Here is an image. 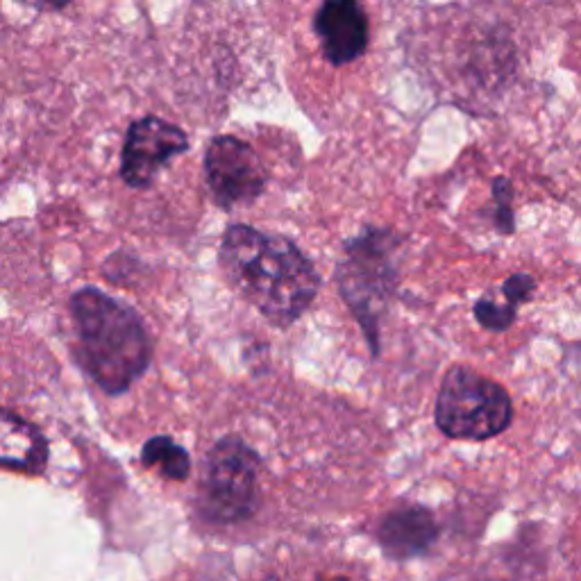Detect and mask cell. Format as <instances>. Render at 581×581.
<instances>
[{
	"label": "cell",
	"mask_w": 581,
	"mask_h": 581,
	"mask_svg": "<svg viewBox=\"0 0 581 581\" xmlns=\"http://www.w3.org/2000/svg\"><path fill=\"white\" fill-rule=\"evenodd\" d=\"M221 268L234 289L277 327L296 323L321 286L296 243L250 225H232L225 232Z\"/></svg>",
	"instance_id": "cell-1"
},
{
	"label": "cell",
	"mask_w": 581,
	"mask_h": 581,
	"mask_svg": "<svg viewBox=\"0 0 581 581\" xmlns=\"http://www.w3.org/2000/svg\"><path fill=\"white\" fill-rule=\"evenodd\" d=\"M71 309L82 368L103 391H128L150 364V339L141 318L98 289L75 293Z\"/></svg>",
	"instance_id": "cell-2"
},
{
	"label": "cell",
	"mask_w": 581,
	"mask_h": 581,
	"mask_svg": "<svg viewBox=\"0 0 581 581\" xmlns=\"http://www.w3.org/2000/svg\"><path fill=\"white\" fill-rule=\"evenodd\" d=\"M395 234L368 227L345 246V257L336 268V282L343 300L364 327L373 355L380 352V316L398 284L393 252Z\"/></svg>",
	"instance_id": "cell-3"
},
{
	"label": "cell",
	"mask_w": 581,
	"mask_h": 581,
	"mask_svg": "<svg viewBox=\"0 0 581 581\" xmlns=\"http://www.w3.org/2000/svg\"><path fill=\"white\" fill-rule=\"evenodd\" d=\"M513 420L509 393L475 368L454 366L436 398V425L448 439L488 441Z\"/></svg>",
	"instance_id": "cell-4"
},
{
	"label": "cell",
	"mask_w": 581,
	"mask_h": 581,
	"mask_svg": "<svg viewBox=\"0 0 581 581\" xmlns=\"http://www.w3.org/2000/svg\"><path fill=\"white\" fill-rule=\"evenodd\" d=\"M259 457L237 436L218 441L207 454L198 507L209 522L232 525L257 511Z\"/></svg>",
	"instance_id": "cell-5"
},
{
	"label": "cell",
	"mask_w": 581,
	"mask_h": 581,
	"mask_svg": "<svg viewBox=\"0 0 581 581\" xmlns=\"http://www.w3.org/2000/svg\"><path fill=\"white\" fill-rule=\"evenodd\" d=\"M205 173L216 202L225 209L248 205L264 191L266 171L246 141L216 137L207 146Z\"/></svg>",
	"instance_id": "cell-6"
},
{
	"label": "cell",
	"mask_w": 581,
	"mask_h": 581,
	"mask_svg": "<svg viewBox=\"0 0 581 581\" xmlns=\"http://www.w3.org/2000/svg\"><path fill=\"white\" fill-rule=\"evenodd\" d=\"M189 148V139L173 123H166L157 116H146L132 123L125 137L121 175L134 189L148 187L155 175Z\"/></svg>",
	"instance_id": "cell-7"
},
{
	"label": "cell",
	"mask_w": 581,
	"mask_h": 581,
	"mask_svg": "<svg viewBox=\"0 0 581 581\" xmlns=\"http://www.w3.org/2000/svg\"><path fill=\"white\" fill-rule=\"evenodd\" d=\"M316 35L334 66L355 62L368 46V19L359 0H323L316 14Z\"/></svg>",
	"instance_id": "cell-8"
},
{
	"label": "cell",
	"mask_w": 581,
	"mask_h": 581,
	"mask_svg": "<svg viewBox=\"0 0 581 581\" xmlns=\"http://www.w3.org/2000/svg\"><path fill=\"white\" fill-rule=\"evenodd\" d=\"M436 538H439V525L434 513L418 504L391 511L377 527V541L384 554L398 561L425 554Z\"/></svg>",
	"instance_id": "cell-9"
},
{
	"label": "cell",
	"mask_w": 581,
	"mask_h": 581,
	"mask_svg": "<svg viewBox=\"0 0 581 581\" xmlns=\"http://www.w3.org/2000/svg\"><path fill=\"white\" fill-rule=\"evenodd\" d=\"M48 443L39 429L0 409V468L37 475L46 468Z\"/></svg>",
	"instance_id": "cell-10"
},
{
	"label": "cell",
	"mask_w": 581,
	"mask_h": 581,
	"mask_svg": "<svg viewBox=\"0 0 581 581\" xmlns=\"http://www.w3.org/2000/svg\"><path fill=\"white\" fill-rule=\"evenodd\" d=\"M141 459L148 468H157L166 479H175V482H182L191 473L189 452L173 439H168V436H155V439H150L143 445Z\"/></svg>",
	"instance_id": "cell-11"
},
{
	"label": "cell",
	"mask_w": 581,
	"mask_h": 581,
	"mask_svg": "<svg viewBox=\"0 0 581 581\" xmlns=\"http://www.w3.org/2000/svg\"><path fill=\"white\" fill-rule=\"evenodd\" d=\"M518 311L509 302H493L488 298L477 300L475 305V318L477 323L488 332H507L516 321Z\"/></svg>",
	"instance_id": "cell-12"
},
{
	"label": "cell",
	"mask_w": 581,
	"mask_h": 581,
	"mask_svg": "<svg viewBox=\"0 0 581 581\" xmlns=\"http://www.w3.org/2000/svg\"><path fill=\"white\" fill-rule=\"evenodd\" d=\"M534 289H536V282L534 277L529 275H511L507 282L502 284V296L504 300L509 302V305L518 307L522 302H527L529 298L534 296Z\"/></svg>",
	"instance_id": "cell-13"
},
{
	"label": "cell",
	"mask_w": 581,
	"mask_h": 581,
	"mask_svg": "<svg viewBox=\"0 0 581 581\" xmlns=\"http://www.w3.org/2000/svg\"><path fill=\"white\" fill-rule=\"evenodd\" d=\"M44 3H48L50 7H64V5H69L71 0H44Z\"/></svg>",
	"instance_id": "cell-14"
}]
</instances>
